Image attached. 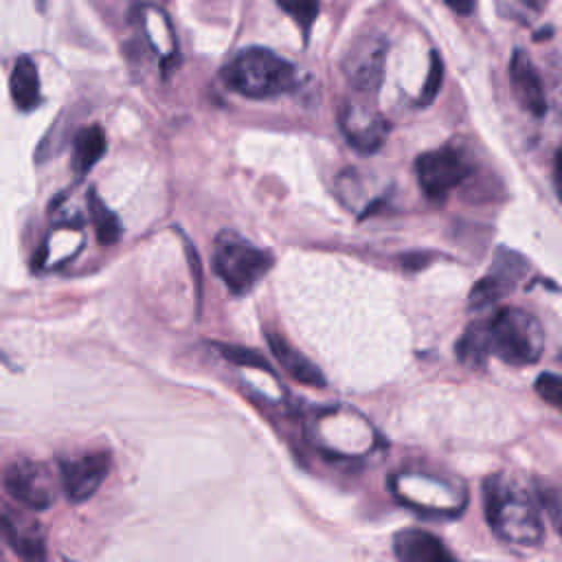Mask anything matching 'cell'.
Wrapping results in <instances>:
<instances>
[{"mask_svg":"<svg viewBox=\"0 0 562 562\" xmlns=\"http://www.w3.org/2000/svg\"><path fill=\"white\" fill-rule=\"evenodd\" d=\"M485 518L496 538L514 547H538L542 520L531 492L512 474L496 472L483 483Z\"/></svg>","mask_w":562,"mask_h":562,"instance_id":"obj_1","label":"cell"},{"mask_svg":"<svg viewBox=\"0 0 562 562\" xmlns=\"http://www.w3.org/2000/svg\"><path fill=\"white\" fill-rule=\"evenodd\" d=\"M224 83L248 99H272L292 92L299 83V70L268 48L239 50L224 68Z\"/></svg>","mask_w":562,"mask_h":562,"instance_id":"obj_2","label":"cell"},{"mask_svg":"<svg viewBox=\"0 0 562 562\" xmlns=\"http://www.w3.org/2000/svg\"><path fill=\"white\" fill-rule=\"evenodd\" d=\"M490 353L512 367L536 364L544 349V331L536 316L522 307H501L485 318Z\"/></svg>","mask_w":562,"mask_h":562,"instance_id":"obj_3","label":"cell"},{"mask_svg":"<svg viewBox=\"0 0 562 562\" xmlns=\"http://www.w3.org/2000/svg\"><path fill=\"white\" fill-rule=\"evenodd\" d=\"M268 250L250 244L237 233L222 231L213 244V270L235 294L250 292L272 268Z\"/></svg>","mask_w":562,"mask_h":562,"instance_id":"obj_4","label":"cell"},{"mask_svg":"<svg viewBox=\"0 0 562 562\" xmlns=\"http://www.w3.org/2000/svg\"><path fill=\"white\" fill-rule=\"evenodd\" d=\"M472 173V162L463 149L446 145L417 156V184L430 200H443Z\"/></svg>","mask_w":562,"mask_h":562,"instance_id":"obj_5","label":"cell"},{"mask_svg":"<svg viewBox=\"0 0 562 562\" xmlns=\"http://www.w3.org/2000/svg\"><path fill=\"white\" fill-rule=\"evenodd\" d=\"M57 481L50 468L42 461H15L4 470V490L22 507L44 512L57 501Z\"/></svg>","mask_w":562,"mask_h":562,"instance_id":"obj_6","label":"cell"},{"mask_svg":"<svg viewBox=\"0 0 562 562\" xmlns=\"http://www.w3.org/2000/svg\"><path fill=\"white\" fill-rule=\"evenodd\" d=\"M386 40L375 33L356 37L342 59V72L347 83L360 94H375L384 72Z\"/></svg>","mask_w":562,"mask_h":562,"instance_id":"obj_7","label":"cell"},{"mask_svg":"<svg viewBox=\"0 0 562 562\" xmlns=\"http://www.w3.org/2000/svg\"><path fill=\"white\" fill-rule=\"evenodd\" d=\"M527 270H529V263L522 255L509 248H498L490 272L483 279H479V283L472 288L468 307L483 310L496 303L518 285V281L525 277Z\"/></svg>","mask_w":562,"mask_h":562,"instance_id":"obj_8","label":"cell"},{"mask_svg":"<svg viewBox=\"0 0 562 562\" xmlns=\"http://www.w3.org/2000/svg\"><path fill=\"white\" fill-rule=\"evenodd\" d=\"M108 472H110V454L103 450L86 452L77 459L61 461L59 465L61 490L72 503L88 501L101 487Z\"/></svg>","mask_w":562,"mask_h":562,"instance_id":"obj_9","label":"cell"},{"mask_svg":"<svg viewBox=\"0 0 562 562\" xmlns=\"http://www.w3.org/2000/svg\"><path fill=\"white\" fill-rule=\"evenodd\" d=\"M338 123L347 143L362 154H371L380 149L389 134V121L382 114L351 101H347L340 108Z\"/></svg>","mask_w":562,"mask_h":562,"instance_id":"obj_10","label":"cell"},{"mask_svg":"<svg viewBox=\"0 0 562 562\" xmlns=\"http://www.w3.org/2000/svg\"><path fill=\"white\" fill-rule=\"evenodd\" d=\"M509 81L514 97L522 110H527L533 116H542L547 112V99L540 75L525 50H514L509 61Z\"/></svg>","mask_w":562,"mask_h":562,"instance_id":"obj_11","label":"cell"},{"mask_svg":"<svg viewBox=\"0 0 562 562\" xmlns=\"http://www.w3.org/2000/svg\"><path fill=\"white\" fill-rule=\"evenodd\" d=\"M2 536L4 542L24 560H42L44 558V533L35 520L24 514L11 512V507L2 509Z\"/></svg>","mask_w":562,"mask_h":562,"instance_id":"obj_12","label":"cell"},{"mask_svg":"<svg viewBox=\"0 0 562 562\" xmlns=\"http://www.w3.org/2000/svg\"><path fill=\"white\" fill-rule=\"evenodd\" d=\"M393 551L404 562H450L441 540L424 529H404L393 540Z\"/></svg>","mask_w":562,"mask_h":562,"instance_id":"obj_13","label":"cell"},{"mask_svg":"<svg viewBox=\"0 0 562 562\" xmlns=\"http://www.w3.org/2000/svg\"><path fill=\"white\" fill-rule=\"evenodd\" d=\"M9 90L15 108L20 112H31L42 103V86L40 72L31 57H18L11 70Z\"/></svg>","mask_w":562,"mask_h":562,"instance_id":"obj_14","label":"cell"},{"mask_svg":"<svg viewBox=\"0 0 562 562\" xmlns=\"http://www.w3.org/2000/svg\"><path fill=\"white\" fill-rule=\"evenodd\" d=\"M268 345L274 353V358L281 362V367L299 382L310 386H323L325 378L318 371V367L305 358L301 351H296L281 334H268Z\"/></svg>","mask_w":562,"mask_h":562,"instance_id":"obj_15","label":"cell"},{"mask_svg":"<svg viewBox=\"0 0 562 562\" xmlns=\"http://www.w3.org/2000/svg\"><path fill=\"white\" fill-rule=\"evenodd\" d=\"M105 149H108V140L99 125L81 127L72 138V160H70L72 171L77 176L88 173L101 160Z\"/></svg>","mask_w":562,"mask_h":562,"instance_id":"obj_16","label":"cell"},{"mask_svg":"<svg viewBox=\"0 0 562 562\" xmlns=\"http://www.w3.org/2000/svg\"><path fill=\"white\" fill-rule=\"evenodd\" d=\"M457 358L461 364L470 367V369H481L490 353V342H487V327H485V318L474 321L468 325V329L463 331V336L459 338L457 347Z\"/></svg>","mask_w":562,"mask_h":562,"instance_id":"obj_17","label":"cell"},{"mask_svg":"<svg viewBox=\"0 0 562 562\" xmlns=\"http://www.w3.org/2000/svg\"><path fill=\"white\" fill-rule=\"evenodd\" d=\"M88 211H90V222L94 226V235L99 244L112 246L121 237V224H119V217L94 193V189L88 191Z\"/></svg>","mask_w":562,"mask_h":562,"instance_id":"obj_18","label":"cell"},{"mask_svg":"<svg viewBox=\"0 0 562 562\" xmlns=\"http://www.w3.org/2000/svg\"><path fill=\"white\" fill-rule=\"evenodd\" d=\"M274 2L303 29V33L307 37L310 26L318 18L321 0H274Z\"/></svg>","mask_w":562,"mask_h":562,"instance_id":"obj_19","label":"cell"},{"mask_svg":"<svg viewBox=\"0 0 562 562\" xmlns=\"http://www.w3.org/2000/svg\"><path fill=\"white\" fill-rule=\"evenodd\" d=\"M536 393L551 406L562 411V378L553 375V373H540L536 384H533Z\"/></svg>","mask_w":562,"mask_h":562,"instance_id":"obj_20","label":"cell"},{"mask_svg":"<svg viewBox=\"0 0 562 562\" xmlns=\"http://www.w3.org/2000/svg\"><path fill=\"white\" fill-rule=\"evenodd\" d=\"M441 79H443V64H441V57L437 53L430 55V70H428V77H426V83L422 88V94H419V105H430L432 99L437 97L439 88H441Z\"/></svg>","mask_w":562,"mask_h":562,"instance_id":"obj_21","label":"cell"},{"mask_svg":"<svg viewBox=\"0 0 562 562\" xmlns=\"http://www.w3.org/2000/svg\"><path fill=\"white\" fill-rule=\"evenodd\" d=\"M220 353L235 362V364H246V367H259V369H270V364L266 362V358H261L257 351L252 349H241V347H231V345H220Z\"/></svg>","mask_w":562,"mask_h":562,"instance_id":"obj_22","label":"cell"},{"mask_svg":"<svg viewBox=\"0 0 562 562\" xmlns=\"http://www.w3.org/2000/svg\"><path fill=\"white\" fill-rule=\"evenodd\" d=\"M454 13H459V15H470L472 11H474V4H476V0H443Z\"/></svg>","mask_w":562,"mask_h":562,"instance_id":"obj_23","label":"cell"},{"mask_svg":"<svg viewBox=\"0 0 562 562\" xmlns=\"http://www.w3.org/2000/svg\"><path fill=\"white\" fill-rule=\"evenodd\" d=\"M553 184H555V191L562 200V147L558 149L555 154V162H553Z\"/></svg>","mask_w":562,"mask_h":562,"instance_id":"obj_24","label":"cell"}]
</instances>
